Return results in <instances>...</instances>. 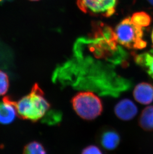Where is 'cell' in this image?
<instances>
[{
	"label": "cell",
	"mask_w": 153,
	"mask_h": 154,
	"mask_svg": "<svg viewBox=\"0 0 153 154\" xmlns=\"http://www.w3.org/2000/svg\"><path fill=\"white\" fill-rule=\"evenodd\" d=\"M62 119L61 113L58 111L49 110L42 118V123L49 125L57 124Z\"/></svg>",
	"instance_id": "cell-13"
},
{
	"label": "cell",
	"mask_w": 153,
	"mask_h": 154,
	"mask_svg": "<svg viewBox=\"0 0 153 154\" xmlns=\"http://www.w3.org/2000/svg\"><path fill=\"white\" fill-rule=\"evenodd\" d=\"M117 0H77L82 12L94 16H111L116 12Z\"/></svg>",
	"instance_id": "cell-4"
},
{
	"label": "cell",
	"mask_w": 153,
	"mask_h": 154,
	"mask_svg": "<svg viewBox=\"0 0 153 154\" xmlns=\"http://www.w3.org/2000/svg\"><path fill=\"white\" fill-rule=\"evenodd\" d=\"M131 20L137 26L143 28L149 26L152 21L151 17L145 12H137L134 13L131 17Z\"/></svg>",
	"instance_id": "cell-11"
},
{
	"label": "cell",
	"mask_w": 153,
	"mask_h": 154,
	"mask_svg": "<svg viewBox=\"0 0 153 154\" xmlns=\"http://www.w3.org/2000/svg\"><path fill=\"white\" fill-rule=\"evenodd\" d=\"M99 141L104 148L112 151L116 149L120 143V135L112 129H106L101 132Z\"/></svg>",
	"instance_id": "cell-8"
},
{
	"label": "cell",
	"mask_w": 153,
	"mask_h": 154,
	"mask_svg": "<svg viewBox=\"0 0 153 154\" xmlns=\"http://www.w3.org/2000/svg\"><path fill=\"white\" fill-rule=\"evenodd\" d=\"M81 154H103V153L97 146L90 145L85 148Z\"/></svg>",
	"instance_id": "cell-15"
},
{
	"label": "cell",
	"mask_w": 153,
	"mask_h": 154,
	"mask_svg": "<svg viewBox=\"0 0 153 154\" xmlns=\"http://www.w3.org/2000/svg\"><path fill=\"white\" fill-rule=\"evenodd\" d=\"M133 96L141 104H150L153 101V86L146 82L139 83L135 87Z\"/></svg>",
	"instance_id": "cell-6"
},
{
	"label": "cell",
	"mask_w": 153,
	"mask_h": 154,
	"mask_svg": "<svg viewBox=\"0 0 153 154\" xmlns=\"http://www.w3.org/2000/svg\"><path fill=\"white\" fill-rule=\"evenodd\" d=\"M29 1H39V0H29Z\"/></svg>",
	"instance_id": "cell-18"
},
{
	"label": "cell",
	"mask_w": 153,
	"mask_h": 154,
	"mask_svg": "<svg viewBox=\"0 0 153 154\" xmlns=\"http://www.w3.org/2000/svg\"><path fill=\"white\" fill-rule=\"evenodd\" d=\"M22 154H47V152L42 144L33 141L25 146Z\"/></svg>",
	"instance_id": "cell-12"
},
{
	"label": "cell",
	"mask_w": 153,
	"mask_h": 154,
	"mask_svg": "<svg viewBox=\"0 0 153 154\" xmlns=\"http://www.w3.org/2000/svg\"><path fill=\"white\" fill-rule=\"evenodd\" d=\"M151 38H152V42L153 45V30L152 31V35H151Z\"/></svg>",
	"instance_id": "cell-17"
},
{
	"label": "cell",
	"mask_w": 153,
	"mask_h": 154,
	"mask_svg": "<svg viewBox=\"0 0 153 154\" xmlns=\"http://www.w3.org/2000/svg\"><path fill=\"white\" fill-rule=\"evenodd\" d=\"M17 115L22 119L36 122L44 118L50 110V104L38 84H35L31 92L17 101L11 99Z\"/></svg>",
	"instance_id": "cell-1"
},
{
	"label": "cell",
	"mask_w": 153,
	"mask_h": 154,
	"mask_svg": "<svg viewBox=\"0 0 153 154\" xmlns=\"http://www.w3.org/2000/svg\"><path fill=\"white\" fill-rule=\"evenodd\" d=\"M149 3H150L151 4L153 5V0H148Z\"/></svg>",
	"instance_id": "cell-16"
},
{
	"label": "cell",
	"mask_w": 153,
	"mask_h": 154,
	"mask_svg": "<svg viewBox=\"0 0 153 154\" xmlns=\"http://www.w3.org/2000/svg\"><path fill=\"white\" fill-rule=\"evenodd\" d=\"M114 32L117 42L125 48L141 50L147 46V42L143 39L142 28L134 25L131 17L122 20L116 27Z\"/></svg>",
	"instance_id": "cell-3"
},
{
	"label": "cell",
	"mask_w": 153,
	"mask_h": 154,
	"mask_svg": "<svg viewBox=\"0 0 153 154\" xmlns=\"http://www.w3.org/2000/svg\"><path fill=\"white\" fill-rule=\"evenodd\" d=\"M9 88V77L7 74L0 70V96L7 92Z\"/></svg>",
	"instance_id": "cell-14"
},
{
	"label": "cell",
	"mask_w": 153,
	"mask_h": 154,
	"mask_svg": "<svg viewBox=\"0 0 153 154\" xmlns=\"http://www.w3.org/2000/svg\"><path fill=\"white\" fill-rule=\"evenodd\" d=\"M114 111L117 118L122 120L129 121L136 116L138 109L136 104L130 99H123L116 104Z\"/></svg>",
	"instance_id": "cell-5"
},
{
	"label": "cell",
	"mask_w": 153,
	"mask_h": 154,
	"mask_svg": "<svg viewBox=\"0 0 153 154\" xmlns=\"http://www.w3.org/2000/svg\"><path fill=\"white\" fill-rule=\"evenodd\" d=\"M135 60L136 63L144 68L153 79V50L136 55Z\"/></svg>",
	"instance_id": "cell-9"
},
{
	"label": "cell",
	"mask_w": 153,
	"mask_h": 154,
	"mask_svg": "<svg viewBox=\"0 0 153 154\" xmlns=\"http://www.w3.org/2000/svg\"><path fill=\"white\" fill-rule=\"evenodd\" d=\"M139 125L146 131H153V106L143 109L138 120Z\"/></svg>",
	"instance_id": "cell-10"
},
{
	"label": "cell",
	"mask_w": 153,
	"mask_h": 154,
	"mask_svg": "<svg viewBox=\"0 0 153 154\" xmlns=\"http://www.w3.org/2000/svg\"><path fill=\"white\" fill-rule=\"evenodd\" d=\"M71 104L76 114L82 119L91 121L101 115L103 102L98 96L92 92H81L71 100Z\"/></svg>",
	"instance_id": "cell-2"
},
{
	"label": "cell",
	"mask_w": 153,
	"mask_h": 154,
	"mask_svg": "<svg viewBox=\"0 0 153 154\" xmlns=\"http://www.w3.org/2000/svg\"><path fill=\"white\" fill-rule=\"evenodd\" d=\"M17 113L13 104L11 98L4 97L2 102H0V123L7 125L12 123L16 118Z\"/></svg>",
	"instance_id": "cell-7"
}]
</instances>
